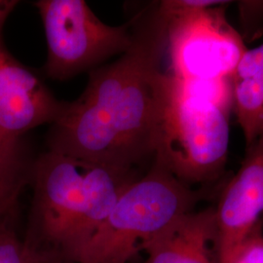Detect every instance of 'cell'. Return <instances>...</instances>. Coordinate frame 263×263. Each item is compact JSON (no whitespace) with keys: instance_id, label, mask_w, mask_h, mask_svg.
Wrapping results in <instances>:
<instances>
[{"instance_id":"6da1fadb","label":"cell","mask_w":263,"mask_h":263,"mask_svg":"<svg viewBox=\"0 0 263 263\" xmlns=\"http://www.w3.org/2000/svg\"><path fill=\"white\" fill-rule=\"evenodd\" d=\"M133 43L91 70L82 95L53 124L50 151L119 169L154 157L162 113L168 20L151 4L130 22Z\"/></svg>"},{"instance_id":"7a4b0ae2","label":"cell","mask_w":263,"mask_h":263,"mask_svg":"<svg viewBox=\"0 0 263 263\" xmlns=\"http://www.w3.org/2000/svg\"><path fill=\"white\" fill-rule=\"evenodd\" d=\"M119 169L58 151L30 169L33 198L25 242L57 263H77L123 191L138 179Z\"/></svg>"},{"instance_id":"3957f363","label":"cell","mask_w":263,"mask_h":263,"mask_svg":"<svg viewBox=\"0 0 263 263\" xmlns=\"http://www.w3.org/2000/svg\"><path fill=\"white\" fill-rule=\"evenodd\" d=\"M207 191L193 190L154 161L123 191L77 263H127L179 217L193 212Z\"/></svg>"},{"instance_id":"277c9868","label":"cell","mask_w":263,"mask_h":263,"mask_svg":"<svg viewBox=\"0 0 263 263\" xmlns=\"http://www.w3.org/2000/svg\"><path fill=\"white\" fill-rule=\"evenodd\" d=\"M229 112L166 73L153 159L187 185L216 180L228 154Z\"/></svg>"},{"instance_id":"5b68a950","label":"cell","mask_w":263,"mask_h":263,"mask_svg":"<svg viewBox=\"0 0 263 263\" xmlns=\"http://www.w3.org/2000/svg\"><path fill=\"white\" fill-rule=\"evenodd\" d=\"M216 1L166 0L171 76L184 82L231 77L246 51L240 34Z\"/></svg>"},{"instance_id":"8992f818","label":"cell","mask_w":263,"mask_h":263,"mask_svg":"<svg viewBox=\"0 0 263 263\" xmlns=\"http://www.w3.org/2000/svg\"><path fill=\"white\" fill-rule=\"evenodd\" d=\"M35 6L47 40L45 71L53 79L63 81L93 70L131 47V24H104L84 0H39Z\"/></svg>"},{"instance_id":"52a82bcc","label":"cell","mask_w":263,"mask_h":263,"mask_svg":"<svg viewBox=\"0 0 263 263\" xmlns=\"http://www.w3.org/2000/svg\"><path fill=\"white\" fill-rule=\"evenodd\" d=\"M65 105L5 48L0 51V135L20 141L29 130L56 122Z\"/></svg>"},{"instance_id":"ba28073f","label":"cell","mask_w":263,"mask_h":263,"mask_svg":"<svg viewBox=\"0 0 263 263\" xmlns=\"http://www.w3.org/2000/svg\"><path fill=\"white\" fill-rule=\"evenodd\" d=\"M263 213V134L247 147L240 170L227 183L216 208L219 260L230 254Z\"/></svg>"},{"instance_id":"9c48e42d","label":"cell","mask_w":263,"mask_h":263,"mask_svg":"<svg viewBox=\"0 0 263 263\" xmlns=\"http://www.w3.org/2000/svg\"><path fill=\"white\" fill-rule=\"evenodd\" d=\"M144 252V263H219L216 208L180 216Z\"/></svg>"},{"instance_id":"30bf717a","label":"cell","mask_w":263,"mask_h":263,"mask_svg":"<svg viewBox=\"0 0 263 263\" xmlns=\"http://www.w3.org/2000/svg\"><path fill=\"white\" fill-rule=\"evenodd\" d=\"M231 82L233 107L248 147L263 134V44L245 51Z\"/></svg>"},{"instance_id":"8fae6325","label":"cell","mask_w":263,"mask_h":263,"mask_svg":"<svg viewBox=\"0 0 263 263\" xmlns=\"http://www.w3.org/2000/svg\"><path fill=\"white\" fill-rule=\"evenodd\" d=\"M30 178L20 141L0 135V216L15 218L20 194Z\"/></svg>"},{"instance_id":"7c38bea8","label":"cell","mask_w":263,"mask_h":263,"mask_svg":"<svg viewBox=\"0 0 263 263\" xmlns=\"http://www.w3.org/2000/svg\"><path fill=\"white\" fill-rule=\"evenodd\" d=\"M13 220L0 216V263H57L21 240L13 227Z\"/></svg>"},{"instance_id":"4fadbf2b","label":"cell","mask_w":263,"mask_h":263,"mask_svg":"<svg viewBox=\"0 0 263 263\" xmlns=\"http://www.w3.org/2000/svg\"><path fill=\"white\" fill-rule=\"evenodd\" d=\"M219 263H263L262 223L259 221L249 235L219 260Z\"/></svg>"},{"instance_id":"5bb4252c","label":"cell","mask_w":263,"mask_h":263,"mask_svg":"<svg viewBox=\"0 0 263 263\" xmlns=\"http://www.w3.org/2000/svg\"><path fill=\"white\" fill-rule=\"evenodd\" d=\"M18 3L19 2L16 0H0V51L4 49L2 40V30L4 24Z\"/></svg>"}]
</instances>
